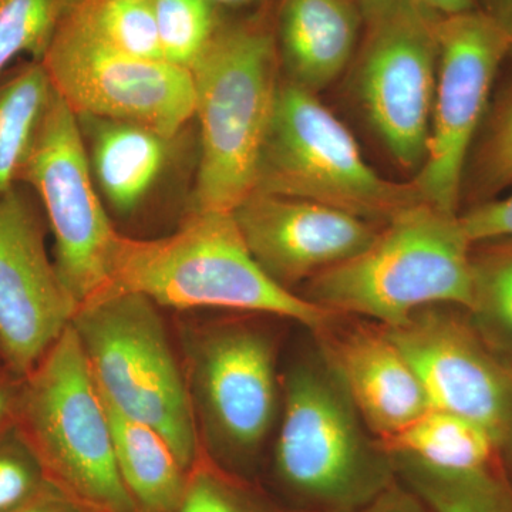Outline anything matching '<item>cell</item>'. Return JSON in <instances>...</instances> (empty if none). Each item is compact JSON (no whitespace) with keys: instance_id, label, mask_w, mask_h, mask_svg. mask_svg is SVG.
I'll return each instance as SVG.
<instances>
[{"instance_id":"obj_1","label":"cell","mask_w":512,"mask_h":512,"mask_svg":"<svg viewBox=\"0 0 512 512\" xmlns=\"http://www.w3.org/2000/svg\"><path fill=\"white\" fill-rule=\"evenodd\" d=\"M275 6L276 0H266L242 12H222L190 67L201 141L192 210L232 212L255 190L282 82Z\"/></svg>"},{"instance_id":"obj_2","label":"cell","mask_w":512,"mask_h":512,"mask_svg":"<svg viewBox=\"0 0 512 512\" xmlns=\"http://www.w3.org/2000/svg\"><path fill=\"white\" fill-rule=\"evenodd\" d=\"M111 292L140 293L174 309L266 313L316 333L342 316L272 281L256 264L229 211L192 210L180 229L163 238L120 234Z\"/></svg>"},{"instance_id":"obj_3","label":"cell","mask_w":512,"mask_h":512,"mask_svg":"<svg viewBox=\"0 0 512 512\" xmlns=\"http://www.w3.org/2000/svg\"><path fill=\"white\" fill-rule=\"evenodd\" d=\"M473 248L460 215L421 202L400 211L372 244L308 282L303 298L386 328L433 305L470 308Z\"/></svg>"},{"instance_id":"obj_4","label":"cell","mask_w":512,"mask_h":512,"mask_svg":"<svg viewBox=\"0 0 512 512\" xmlns=\"http://www.w3.org/2000/svg\"><path fill=\"white\" fill-rule=\"evenodd\" d=\"M274 468L286 491L335 512H359L394 483L392 457L322 352L286 375Z\"/></svg>"},{"instance_id":"obj_5","label":"cell","mask_w":512,"mask_h":512,"mask_svg":"<svg viewBox=\"0 0 512 512\" xmlns=\"http://www.w3.org/2000/svg\"><path fill=\"white\" fill-rule=\"evenodd\" d=\"M15 426L57 490L93 512H138L121 480L106 403L72 322L23 377Z\"/></svg>"},{"instance_id":"obj_6","label":"cell","mask_w":512,"mask_h":512,"mask_svg":"<svg viewBox=\"0 0 512 512\" xmlns=\"http://www.w3.org/2000/svg\"><path fill=\"white\" fill-rule=\"evenodd\" d=\"M72 325L104 402L156 430L190 473L200 461L194 412L156 303L107 293L82 306Z\"/></svg>"},{"instance_id":"obj_7","label":"cell","mask_w":512,"mask_h":512,"mask_svg":"<svg viewBox=\"0 0 512 512\" xmlns=\"http://www.w3.org/2000/svg\"><path fill=\"white\" fill-rule=\"evenodd\" d=\"M254 191L319 202L379 225L424 202L413 181L393 183L367 164L355 137L318 94L284 77Z\"/></svg>"},{"instance_id":"obj_8","label":"cell","mask_w":512,"mask_h":512,"mask_svg":"<svg viewBox=\"0 0 512 512\" xmlns=\"http://www.w3.org/2000/svg\"><path fill=\"white\" fill-rule=\"evenodd\" d=\"M45 210L55 265L77 311L106 295L120 234L94 183L79 120L53 92L20 173Z\"/></svg>"},{"instance_id":"obj_9","label":"cell","mask_w":512,"mask_h":512,"mask_svg":"<svg viewBox=\"0 0 512 512\" xmlns=\"http://www.w3.org/2000/svg\"><path fill=\"white\" fill-rule=\"evenodd\" d=\"M414 0H387L365 18L352 67L357 99L390 156L419 171L436 92L437 22Z\"/></svg>"},{"instance_id":"obj_10","label":"cell","mask_w":512,"mask_h":512,"mask_svg":"<svg viewBox=\"0 0 512 512\" xmlns=\"http://www.w3.org/2000/svg\"><path fill=\"white\" fill-rule=\"evenodd\" d=\"M56 93L76 116L127 121L174 138L194 119L190 69L107 46L72 13L42 59Z\"/></svg>"},{"instance_id":"obj_11","label":"cell","mask_w":512,"mask_h":512,"mask_svg":"<svg viewBox=\"0 0 512 512\" xmlns=\"http://www.w3.org/2000/svg\"><path fill=\"white\" fill-rule=\"evenodd\" d=\"M436 92L427 156L413 183L424 202L458 214L468 154L483 126L491 92L512 40L483 10L437 22Z\"/></svg>"},{"instance_id":"obj_12","label":"cell","mask_w":512,"mask_h":512,"mask_svg":"<svg viewBox=\"0 0 512 512\" xmlns=\"http://www.w3.org/2000/svg\"><path fill=\"white\" fill-rule=\"evenodd\" d=\"M433 409L485 427L504 446L512 424V366L474 328L466 309L433 305L386 328Z\"/></svg>"},{"instance_id":"obj_13","label":"cell","mask_w":512,"mask_h":512,"mask_svg":"<svg viewBox=\"0 0 512 512\" xmlns=\"http://www.w3.org/2000/svg\"><path fill=\"white\" fill-rule=\"evenodd\" d=\"M46 224L28 185L0 194V359L18 377L39 363L77 312L47 252Z\"/></svg>"},{"instance_id":"obj_14","label":"cell","mask_w":512,"mask_h":512,"mask_svg":"<svg viewBox=\"0 0 512 512\" xmlns=\"http://www.w3.org/2000/svg\"><path fill=\"white\" fill-rule=\"evenodd\" d=\"M191 375L202 419L218 450L232 460L254 456L278 410L269 339L247 326L210 330L194 343Z\"/></svg>"},{"instance_id":"obj_15","label":"cell","mask_w":512,"mask_h":512,"mask_svg":"<svg viewBox=\"0 0 512 512\" xmlns=\"http://www.w3.org/2000/svg\"><path fill=\"white\" fill-rule=\"evenodd\" d=\"M232 215L256 264L288 291L365 251L380 229L329 205L261 191Z\"/></svg>"},{"instance_id":"obj_16","label":"cell","mask_w":512,"mask_h":512,"mask_svg":"<svg viewBox=\"0 0 512 512\" xmlns=\"http://www.w3.org/2000/svg\"><path fill=\"white\" fill-rule=\"evenodd\" d=\"M335 322L318 332L320 352L377 440L399 433L433 409L419 377L382 325L339 332Z\"/></svg>"},{"instance_id":"obj_17","label":"cell","mask_w":512,"mask_h":512,"mask_svg":"<svg viewBox=\"0 0 512 512\" xmlns=\"http://www.w3.org/2000/svg\"><path fill=\"white\" fill-rule=\"evenodd\" d=\"M363 29L359 0H276L282 77L319 94L352 66Z\"/></svg>"},{"instance_id":"obj_18","label":"cell","mask_w":512,"mask_h":512,"mask_svg":"<svg viewBox=\"0 0 512 512\" xmlns=\"http://www.w3.org/2000/svg\"><path fill=\"white\" fill-rule=\"evenodd\" d=\"M77 120L100 194L117 214H133L163 175L173 138L127 121Z\"/></svg>"},{"instance_id":"obj_19","label":"cell","mask_w":512,"mask_h":512,"mask_svg":"<svg viewBox=\"0 0 512 512\" xmlns=\"http://www.w3.org/2000/svg\"><path fill=\"white\" fill-rule=\"evenodd\" d=\"M106 407L117 468L137 511L174 510L183 498L190 473L156 430L128 419L110 404Z\"/></svg>"},{"instance_id":"obj_20","label":"cell","mask_w":512,"mask_h":512,"mask_svg":"<svg viewBox=\"0 0 512 512\" xmlns=\"http://www.w3.org/2000/svg\"><path fill=\"white\" fill-rule=\"evenodd\" d=\"M379 443L389 456L410 458L421 466L444 473H473L493 468L501 448L481 424L436 409Z\"/></svg>"},{"instance_id":"obj_21","label":"cell","mask_w":512,"mask_h":512,"mask_svg":"<svg viewBox=\"0 0 512 512\" xmlns=\"http://www.w3.org/2000/svg\"><path fill=\"white\" fill-rule=\"evenodd\" d=\"M53 92L45 66L37 60H19L0 76V194L20 183Z\"/></svg>"},{"instance_id":"obj_22","label":"cell","mask_w":512,"mask_h":512,"mask_svg":"<svg viewBox=\"0 0 512 512\" xmlns=\"http://www.w3.org/2000/svg\"><path fill=\"white\" fill-rule=\"evenodd\" d=\"M392 457L394 471L431 512H512V490L493 468L444 473Z\"/></svg>"},{"instance_id":"obj_23","label":"cell","mask_w":512,"mask_h":512,"mask_svg":"<svg viewBox=\"0 0 512 512\" xmlns=\"http://www.w3.org/2000/svg\"><path fill=\"white\" fill-rule=\"evenodd\" d=\"M468 316L487 345L512 366V244L473 252Z\"/></svg>"},{"instance_id":"obj_24","label":"cell","mask_w":512,"mask_h":512,"mask_svg":"<svg viewBox=\"0 0 512 512\" xmlns=\"http://www.w3.org/2000/svg\"><path fill=\"white\" fill-rule=\"evenodd\" d=\"M72 18L119 52L164 60L153 0H82Z\"/></svg>"},{"instance_id":"obj_25","label":"cell","mask_w":512,"mask_h":512,"mask_svg":"<svg viewBox=\"0 0 512 512\" xmlns=\"http://www.w3.org/2000/svg\"><path fill=\"white\" fill-rule=\"evenodd\" d=\"M82 0H0V76L29 56L42 62L57 29Z\"/></svg>"},{"instance_id":"obj_26","label":"cell","mask_w":512,"mask_h":512,"mask_svg":"<svg viewBox=\"0 0 512 512\" xmlns=\"http://www.w3.org/2000/svg\"><path fill=\"white\" fill-rule=\"evenodd\" d=\"M153 5L165 62L190 69L214 35L222 12L210 0H153Z\"/></svg>"},{"instance_id":"obj_27","label":"cell","mask_w":512,"mask_h":512,"mask_svg":"<svg viewBox=\"0 0 512 512\" xmlns=\"http://www.w3.org/2000/svg\"><path fill=\"white\" fill-rule=\"evenodd\" d=\"M168 512H278L215 464L198 461L180 504Z\"/></svg>"},{"instance_id":"obj_28","label":"cell","mask_w":512,"mask_h":512,"mask_svg":"<svg viewBox=\"0 0 512 512\" xmlns=\"http://www.w3.org/2000/svg\"><path fill=\"white\" fill-rule=\"evenodd\" d=\"M476 158V181L485 197L512 187V74L488 109Z\"/></svg>"},{"instance_id":"obj_29","label":"cell","mask_w":512,"mask_h":512,"mask_svg":"<svg viewBox=\"0 0 512 512\" xmlns=\"http://www.w3.org/2000/svg\"><path fill=\"white\" fill-rule=\"evenodd\" d=\"M49 484L35 453L13 424L0 436V512L18 510Z\"/></svg>"},{"instance_id":"obj_30","label":"cell","mask_w":512,"mask_h":512,"mask_svg":"<svg viewBox=\"0 0 512 512\" xmlns=\"http://www.w3.org/2000/svg\"><path fill=\"white\" fill-rule=\"evenodd\" d=\"M461 225L471 244L511 242L512 244V192L503 198L474 205L460 215Z\"/></svg>"},{"instance_id":"obj_31","label":"cell","mask_w":512,"mask_h":512,"mask_svg":"<svg viewBox=\"0 0 512 512\" xmlns=\"http://www.w3.org/2000/svg\"><path fill=\"white\" fill-rule=\"evenodd\" d=\"M359 512H431L406 485L393 483Z\"/></svg>"},{"instance_id":"obj_32","label":"cell","mask_w":512,"mask_h":512,"mask_svg":"<svg viewBox=\"0 0 512 512\" xmlns=\"http://www.w3.org/2000/svg\"><path fill=\"white\" fill-rule=\"evenodd\" d=\"M13 512H93L77 503L69 495L63 494L52 484L47 485L42 493L36 495L29 503Z\"/></svg>"},{"instance_id":"obj_33","label":"cell","mask_w":512,"mask_h":512,"mask_svg":"<svg viewBox=\"0 0 512 512\" xmlns=\"http://www.w3.org/2000/svg\"><path fill=\"white\" fill-rule=\"evenodd\" d=\"M22 379L12 375L9 370L0 373V436L15 424L16 402Z\"/></svg>"},{"instance_id":"obj_34","label":"cell","mask_w":512,"mask_h":512,"mask_svg":"<svg viewBox=\"0 0 512 512\" xmlns=\"http://www.w3.org/2000/svg\"><path fill=\"white\" fill-rule=\"evenodd\" d=\"M414 2L436 18H447V16L478 8L477 0H414Z\"/></svg>"},{"instance_id":"obj_35","label":"cell","mask_w":512,"mask_h":512,"mask_svg":"<svg viewBox=\"0 0 512 512\" xmlns=\"http://www.w3.org/2000/svg\"><path fill=\"white\" fill-rule=\"evenodd\" d=\"M478 9L500 26L512 40V0H477Z\"/></svg>"},{"instance_id":"obj_36","label":"cell","mask_w":512,"mask_h":512,"mask_svg":"<svg viewBox=\"0 0 512 512\" xmlns=\"http://www.w3.org/2000/svg\"><path fill=\"white\" fill-rule=\"evenodd\" d=\"M212 6L220 12H242L262 5L266 0H210Z\"/></svg>"},{"instance_id":"obj_37","label":"cell","mask_w":512,"mask_h":512,"mask_svg":"<svg viewBox=\"0 0 512 512\" xmlns=\"http://www.w3.org/2000/svg\"><path fill=\"white\" fill-rule=\"evenodd\" d=\"M387 0H359L360 6H362L363 16L372 15L377 9L382 8Z\"/></svg>"},{"instance_id":"obj_38","label":"cell","mask_w":512,"mask_h":512,"mask_svg":"<svg viewBox=\"0 0 512 512\" xmlns=\"http://www.w3.org/2000/svg\"><path fill=\"white\" fill-rule=\"evenodd\" d=\"M505 444H512V424H511V429H510V431H508L507 439H505L504 446H505ZM504 446H503V447H504Z\"/></svg>"},{"instance_id":"obj_39","label":"cell","mask_w":512,"mask_h":512,"mask_svg":"<svg viewBox=\"0 0 512 512\" xmlns=\"http://www.w3.org/2000/svg\"><path fill=\"white\" fill-rule=\"evenodd\" d=\"M5 370H8V369H6L5 365H3L2 359H0V373L5 372Z\"/></svg>"}]
</instances>
